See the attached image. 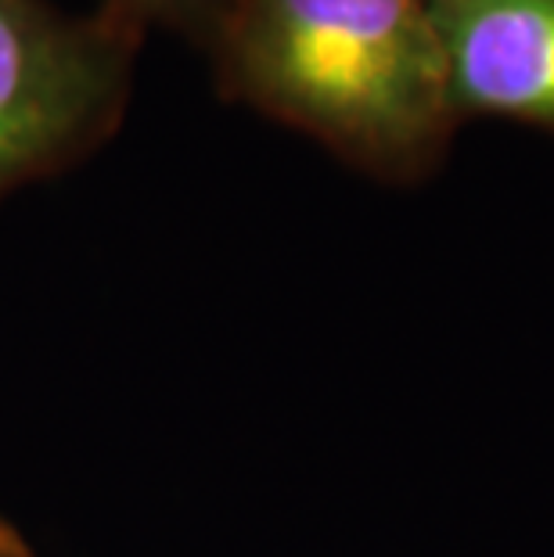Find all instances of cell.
Wrapping results in <instances>:
<instances>
[{
	"instance_id": "6da1fadb",
	"label": "cell",
	"mask_w": 554,
	"mask_h": 557,
	"mask_svg": "<svg viewBox=\"0 0 554 557\" xmlns=\"http://www.w3.org/2000/svg\"><path fill=\"white\" fill-rule=\"evenodd\" d=\"M202 54L223 101L374 184H429L461 134L421 0H231Z\"/></svg>"
},
{
	"instance_id": "7a4b0ae2",
	"label": "cell",
	"mask_w": 554,
	"mask_h": 557,
	"mask_svg": "<svg viewBox=\"0 0 554 557\" xmlns=\"http://www.w3.org/2000/svg\"><path fill=\"white\" fill-rule=\"evenodd\" d=\"M148 26L101 0H0V206L84 165L120 134Z\"/></svg>"
},
{
	"instance_id": "3957f363",
	"label": "cell",
	"mask_w": 554,
	"mask_h": 557,
	"mask_svg": "<svg viewBox=\"0 0 554 557\" xmlns=\"http://www.w3.org/2000/svg\"><path fill=\"white\" fill-rule=\"evenodd\" d=\"M457 120L554 134V0H421Z\"/></svg>"
},
{
	"instance_id": "277c9868",
	"label": "cell",
	"mask_w": 554,
	"mask_h": 557,
	"mask_svg": "<svg viewBox=\"0 0 554 557\" xmlns=\"http://www.w3.org/2000/svg\"><path fill=\"white\" fill-rule=\"evenodd\" d=\"M109 4L130 11L148 29H167L195 51H206L217 37L231 0H109Z\"/></svg>"
},
{
	"instance_id": "5b68a950",
	"label": "cell",
	"mask_w": 554,
	"mask_h": 557,
	"mask_svg": "<svg viewBox=\"0 0 554 557\" xmlns=\"http://www.w3.org/2000/svg\"><path fill=\"white\" fill-rule=\"evenodd\" d=\"M0 557H37L26 532H22L15 521H8L4 515H0Z\"/></svg>"
}]
</instances>
